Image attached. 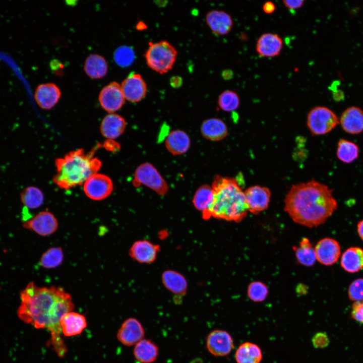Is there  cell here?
<instances>
[{
  "instance_id": "cell-1",
  "label": "cell",
  "mask_w": 363,
  "mask_h": 363,
  "mask_svg": "<svg viewBox=\"0 0 363 363\" xmlns=\"http://www.w3.org/2000/svg\"><path fill=\"white\" fill-rule=\"evenodd\" d=\"M74 304L71 295L60 287H39L30 282L20 292L18 317L36 329H47L51 334L53 350L64 357L68 349L61 337L60 321L64 315L72 312Z\"/></svg>"
},
{
  "instance_id": "cell-2",
  "label": "cell",
  "mask_w": 363,
  "mask_h": 363,
  "mask_svg": "<svg viewBox=\"0 0 363 363\" xmlns=\"http://www.w3.org/2000/svg\"><path fill=\"white\" fill-rule=\"evenodd\" d=\"M337 208L332 190L314 179L292 186L284 199V210L292 220L310 228L324 223Z\"/></svg>"
},
{
  "instance_id": "cell-3",
  "label": "cell",
  "mask_w": 363,
  "mask_h": 363,
  "mask_svg": "<svg viewBox=\"0 0 363 363\" xmlns=\"http://www.w3.org/2000/svg\"><path fill=\"white\" fill-rule=\"evenodd\" d=\"M211 186L213 198L208 209L202 213L203 218L238 223L247 217L244 191L236 178L217 175Z\"/></svg>"
},
{
  "instance_id": "cell-4",
  "label": "cell",
  "mask_w": 363,
  "mask_h": 363,
  "mask_svg": "<svg viewBox=\"0 0 363 363\" xmlns=\"http://www.w3.org/2000/svg\"><path fill=\"white\" fill-rule=\"evenodd\" d=\"M100 147L101 145L97 144L88 153L79 149L69 152L63 158H56V172L53 177V183L59 188L66 190L84 184L101 167V161L94 156Z\"/></svg>"
},
{
  "instance_id": "cell-5",
  "label": "cell",
  "mask_w": 363,
  "mask_h": 363,
  "mask_svg": "<svg viewBox=\"0 0 363 363\" xmlns=\"http://www.w3.org/2000/svg\"><path fill=\"white\" fill-rule=\"evenodd\" d=\"M177 51L168 41L161 40L149 42L145 53L147 66L154 71L163 74L173 67L176 59Z\"/></svg>"
},
{
  "instance_id": "cell-6",
  "label": "cell",
  "mask_w": 363,
  "mask_h": 363,
  "mask_svg": "<svg viewBox=\"0 0 363 363\" xmlns=\"http://www.w3.org/2000/svg\"><path fill=\"white\" fill-rule=\"evenodd\" d=\"M133 185L136 187L146 186L160 196L165 195L169 190L167 182L156 168L149 162L143 163L137 167Z\"/></svg>"
},
{
  "instance_id": "cell-7",
  "label": "cell",
  "mask_w": 363,
  "mask_h": 363,
  "mask_svg": "<svg viewBox=\"0 0 363 363\" xmlns=\"http://www.w3.org/2000/svg\"><path fill=\"white\" fill-rule=\"evenodd\" d=\"M307 126L314 135L326 134L339 124V118L330 108L322 106L312 108L307 116Z\"/></svg>"
},
{
  "instance_id": "cell-8",
  "label": "cell",
  "mask_w": 363,
  "mask_h": 363,
  "mask_svg": "<svg viewBox=\"0 0 363 363\" xmlns=\"http://www.w3.org/2000/svg\"><path fill=\"white\" fill-rule=\"evenodd\" d=\"M113 183L108 176L96 173L90 176L84 183L85 195L95 201L103 200L108 197L113 191Z\"/></svg>"
},
{
  "instance_id": "cell-9",
  "label": "cell",
  "mask_w": 363,
  "mask_h": 363,
  "mask_svg": "<svg viewBox=\"0 0 363 363\" xmlns=\"http://www.w3.org/2000/svg\"><path fill=\"white\" fill-rule=\"evenodd\" d=\"M248 211L258 214L267 209L271 198V191L265 187L259 185L249 187L244 191Z\"/></svg>"
},
{
  "instance_id": "cell-10",
  "label": "cell",
  "mask_w": 363,
  "mask_h": 363,
  "mask_svg": "<svg viewBox=\"0 0 363 363\" xmlns=\"http://www.w3.org/2000/svg\"><path fill=\"white\" fill-rule=\"evenodd\" d=\"M23 226L41 236H45L55 232L58 228V223L57 219L52 213L44 211L24 222Z\"/></svg>"
},
{
  "instance_id": "cell-11",
  "label": "cell",
  "mask_w": 363,
  "mask_h": 363,
  "mask_svg": "<svg viewBox=\"0 0 363 363\" xmlns=\"http://www.w3.org/2000/svg\"><path fill=\"white\" fill-rule=\"evenodd\" d=\"M98 98L101 107L110 113L118 110L125 102L121 86L115 81L104 86L101 90Z\"/></svg>"
},
{
  "instance_id": "cell-12",
  "label": "cell",
  "mask_w": 363,
  "mask_h": 363,
  "mask_svg": "<svg viewBox=\"0 0 363 363\" xmlns=\"http://www.w3.org/2000/svg\"><path fill=\"white\" fill-rule=\"evenodd\" d=\"M233 346L231 336L224 330H214L209 334L206 339L207 349L216 356L227 355L231 352Z\"/></svg>"
},
{
  "instance_id": "cell-13",
  "label": "cell",
  "mask_w": 363,
  "mask_h": 363,
  "mask_svg": "<svg viewBox=\"0 0 363 363\" xmlns=\"http://www.w3.org/2000/svg\"><path fill=\"white\" fill-rule=\"evenodd\" d=\"M122 89L125 99L132 102H138L146 95L147 86L142 76L131 72L123 81Z\"/></svg>"
},
{
  "instance_id": "cell-14",
  "label": "cell",
  "mask_w": 363,
  "mask_h": 363,
  "mask_svg": "<svg viewBox=\"0 0 363 363\" xmlns=\"http://www.w3.org/2000/svg\"><path fill=\"white\" fill-rule=\"evenodd\" d=\"M160 251L159 245L149 240L140 239L133 243L129 249L130 257L141 264H151L155 261Z\"/></svg>"
},
{
  "instance_id": "cell-15",
  "label": "cell",
  "mask_w": 363,
  "mask_h": 363,
  "mask_svg": "<svg viewBox=\"0 0 363 363\" xmlns=\"http://www.w3.org/2000/svg\"><path fill=\"white\" fill-rule=\"evenodd\" d=\"M314 249L316 260L325 266H331L336 263L341 254L338 241L329 237L320 240Z\"/></svg>"
},
{
  "instance_id": "cell-16",
  "label": "cell",
  "mask_w": 363,
  "mask_h": 363,
  "mask_svg": "<svg viewBox=\"0 0 363 363\" xmlns=\"http://www.w3.org/2000/svg\"><path fill=\"white\" fill-rule=\"evenodd\" d=\"M145 330L141 323L136 318H130L122 324L117 333V338L126 346L136 345L143 339Z\"/></svg>"
},
{
  "instance_id": "cell-17",
  "label": "cell",
  "mask_w": 363,
  "mask_h": 363,
  "mask_svg": "<svg viewBox=\"0 0 363 363\" xmlns=\"http://www.w3.org/2000/svg\"><path fill=\"white\" fill-rule=\"evenodd\" d=\"M205 20L211 31L219 36L229 33L233 25L231 16L222 10H213L208 12Z\"/></svg>"
},
{
  "instance_id": "cell-18",
  "label": "cell",
  "mask_w": 363,
  "mask_h": 363,
  "mask_svg": "<svg viewBox=\"0 0 363 363\" xmlns=\"http://www.w3.org/2000/svg\"><path fill=\"white\" fill-rule=\"evenodd\" d=\"M339 121L345 132L352 135L360 134L363 131V110L355 106L348 107L342 112Z\"/></svg>"
},
{
  "instance_id": "cell-19",
  "label": "cell",
  "mask_w": 363,
  "mask_h": 363,
  "mask_svg": "<svg viewBox=\"0 0 363 363\" xmlns=\"http://www.w3.org/2000/svg\"><path fill=\"white\" fill-rule=\"evenodd\" d=\"M60 95V89L57 85L52 83H46L37 86L34 96L40 108L50 109L57 103Z\"/></svg>"
},
{
  "instance_id": "cell-20",
  "label": "cell",
  "mask_w": 363,
  "mask_h": 363,
  "mask_svg": "<svg viewBox=\"0 0 363 363\" xmlns=\"http://www.w3.org/2000/svg\"><path fill=\"white\" fill-rule=\"evenodd\" d=\"M282 47V39L278 34L265 33L257 40L256 50L262 57H273L280 53Z\"/></svg>"
},
{
  "instance_id": "cell-21",
  "label": "cell",
  "mask_w": 363,
  "mask_h": 363,
  "mask_svg": "<svg viewBox=\"0 0 363 363\" xmlns=\"http://www.w3.org/2000/svg\"><path fill=\"white\" fill-rule=\"evenodd\" d=\"M167 151L174 156L186 153L191 146V139L185 131L177 129L171 131L165 140Z\"/></svg>"
},
{
  "instance_id": "cell-22",
  "label": "cell",
  "mask_w": 363,
  "mask_h": 363,
  "mask_svg": "<svg viewBox=\"0 0 363 363\" xmlns=\"http://www.w3.org/2000/svg\"><path fill=\"white\" fill-rule=\"evenodd\" d=\"M126 122L121 115L110 113L103 118L100 125L102 136L109 140L116 139L124 132Z\"/></svg>"
},
{
  "instance_id": "cell-23",
  "label": "cell",
  "mask_w": 363,
  "mask_h": 363,
  "mask_svg": "<svg viewBox=\"0 0 363 363\" xmlns=\"http://www.w3.org/2000/svg\"><path fill=\"white\" fill-rule=\"evenodd\" d=\"M202 136L212 141H219L224 139L228 134L226 124L221 119L212 117L204 120L200 128Z\"/></svg>"
},
{
  "instance_id": "cell-24",
  "label": "cell",
  "mask_w": 363,
  "mask_h": 363,
  "mask_svg": "<svg viewBox=\"0 0 363 363\" xmlns=\"http://www.w3.org/2000/svg\"><path fill=\"white\" fill-rule=\"evenodd\" d=\"M60 324L62 333L70 337L81 334L86 327L87 322L83 315L72 311L63 316Z\"/></svg>"
},
{
  "instance_id": "cell-25",
  "label": "cell",
  "mask_w": 363,
  "mask_h": 363,
  "mask_svg": "<svg viewBox=\"0 0 363 363\" xmlns=\"http://www.w3.org/2000/svg\"><path fill=\"white\" fill-rule=\"evenodd\" d=\"M162 282L170 292L177 296L186 294L188 289V282L184 275L173 270H165L161 276Z\"/></svg>"
},
{
  "instance_id": "cell-26",
  "label": "cell",
  "mask_w": 363,
  "mask_h": 363,
  "mask_svg": "<svg viewBox=\"0 0 363 363\" xmlns=\"http://www.w3.org/2000/svg\"><path fill=\"white\" fill-rule=\"evenodd\" d=\"M341 265L349 273H355L363 268V250L358 247L347 249L341 258Z\"/></svg>"
},
{
  "instance_id": "cell-27",
  "label": "cell",
  "mask_w": 363,
  "mask_h": 363,
  "mask_svg": "<svg viewBox=\"0 0 363 363\" xmlns=\"http://www.w3.org/2000/svg\"><path fill=\"white\" fill-rule=\"evenodd\" d=\"M263 354L259 346L250 342L240 344L235 353L237 363H260Z\"/></svg>"
},
{
  "instance_id": "cell-28",
  "label": "cell",
  "mask_w": 363,
  "mask_h": 363,
  "mask_svg": "<svg viewBox=\"0 0 363 363\" xmlns=\"http://www.w3.org/2000/svg\"><path fill=\"white\" fill-rule=\"evenodd\" d=\"M133 353L135 358L142 363H152L158 357L159 349L152 341L143 339L135 345Z\"/></svg>"
},
{
  "instance_id": "cell-29",
  "label": "cell",
  "mask_w": 363,
  "mask_h": 363,
  "mask_svg": "<svg viewBox=\"0 0 363 363\" xmlns=\"http://www.w3.org/2000/svg\"><path fill=\"white\" fill-rule=\"evenodd\" d=\"M84 69L90 78L99 79L106 74L108 66L103 56L97 54H91L85 61Z\"/></svg>"
},
{
  "instance_id": "cell-30",
  "label": "cell",
  "mask_w": 363,
  "mask_h": 363,
  "mask_svg": "<svg viewBox=\"0 0 363 363\" xmlns=\"http://www.w3.org/2000/svg\"><path fill=\"white\" fill-rule=\"evenodd\" d=\"M293 250L297 261L300 264L310 267L315 263L317 260L315 249L308 238H302L298 247L294 246Z\"/></svg>"
},
{
  "instance_id": "cell-31",
  "label": "cell",
  "mask_w": 363,
  "mask_h": 363,
  "mask_svg": "<svg viewBox=\"0 0 363 363\" xmlns=\"http://www.w3.org/2000/svg\"><path fill=\"white\" fill-rule=\"evenodd\" d=\"M44 199L42 191L35 186L26 187L20 193L21 202L24 206L30 209H35L40 207Z\"/></svg>"
},
{
  "instance_id": "cell-32",
  "label": "cell",
  "mask_w": 363,
  "mask_h": 363,
  "mask_svg": "<svg viewBox=\"0 0 363 363\" xmlns=\"http://www.w3.org/2000/svg\"><path fill=\"white\" fill-rule=\"evenodd\" d=\"M213 198L211 186L204 184L197 189L193 196L192 202L194 207L203 213L208 209Z\"/></svg>"
},
{
  "instance_id": "cell-33",
  "label": "cell",
  "mask_w": 363,
  "mask_h": 363,
  "mask_svg": "<svg viewBox=\"0 0 363 363\" xmlns=\"http://www.w3.org/2000/svg\"><path fill=\"white\" fill-rule=\"evenodd\" d=\"M336 155L341 161L350 163L358 157L359 148L355 143L341 139L338 142Z\"/></svg>"
},
{
  "instance_id": "cell-34",
  "label": "cell",
  "mask_w": 363,
  "mask_h": 363,
  "mask_svg": "<svg viewBox=\"0 0 363 363\" xmlns=\"http://www.w3.org/2000/svg\"><path fill=\"white\" fill-rule=\"evenodd\" d=\"M64 253L60 247H51L46 251L41 256L40 265L46 269L54 268L63 262Z\"/></svg>"
},
{
  "instance_id": "cell-35",
  "label": "cell",
  "mask_w": 363,
  "mask_h": 363,
  "mask_svg": "<svg viewBox=\"0 0 363 363\" xmlns=\"http://www.w3.org/2000/svg\"><path fill=\"white\" fill-rule=\"evenodd\" d=\"M239 104V97L234 91L224 90L219 95L218 105L223 111L227 112L234 111L238 108Z\"/></svg>"
},
{
  "instance_id": "cell-36",
  "label": "cell",
  "mask_w": 363,
  "mask_h": 363,
  "mask_svg": "<svg viewBox=\"0 0 363 363\" xmlns=\"http://www.w3.org/2000/svg\"><path fill=\"white\" fill-rule=\"evenodd\" d=\"M248 296L255 302L264 301L268 294V289L265 284L260 281L252 282L248 286Z\"/></svg>"
},
{
  "instance_id": "cell-37",
  "label": "cell",
  "mask_w": 363,
  "mask_h": 363,
  "mask_svg": "<svg viewBox=\"0 0 363 363\" xmlns=\"http://www.w3.org/2000/svg\"><path fill=\"white\" fill-rule=\"evenodd\" d=\"M113 56L116 64L123 67L131 65L135 57L134 50L128 46H122L117 48Z\"/></svg>"
},
{
  "instance_id": "cell-38",
  "label": "cell",
  "mask_w": 363,
  "mask_h": 363,
  "mask_svg": "<svg viewBox=\"0 0 363 363\" xmlns=\"http://www.w3.org/2000/svg\"><path fill=\"white\" fill-rule=\"evenodd\" d=\"M348 295L349 299L353 301L363 300V278L356 279L350 284Z\"/></svg>"
},
{
  "instance_id": "cell-39",
  "label": "cell",
  "mask_w": 363,
  "mask_h": 363,
  "mask_svg": "<svg viewBox=\"0 0 363 363\" xmlns=\"http://www.w3.org/2000/svg\"><path fill=\"white\" fill-rule=\"evenodd\" d=\"M312 342L316 348H323L328 346L329 339L324 332H318L312 338Z\"/></svg>"
},
{
  "instance_id": "cell-40",
  "label": "cell",
  "mask_w": 363,
  "mask_h": 363,
  "mask_svg": "<svg viewBox=\"0 0 363 363\" xmlns=\"http://www.w3.org/2000/svg\"><path fill=\"white\" fill-rule=\"evenodd\" d=\"M351 315L354 320L363 324V300L355 301L353 303Z\"/></svg>"
},
{
  "instance_id": "cell-41",
  "label": "cell",
  "mask_w": 363,
  "mask_h": 363,
  "mask_svg": "<svg viewBox=\"0 0 363 363\" xmlns=\"http://www.w3.org/2000/svg\"><path fill=\"white\" fill-rule=\"evenodd\" d=\"M284 5L289 10L294 11L301 8L305 2L304 0H284L282 1Z\"/></svg>"
},
{
  "instance_id": "cell-42",
  "label": "cell",
  "mask_w": 363,
  "mask_h": 363,
  "mask_svg": "<svg viewBox=\"0 0 363 363\" xmlns=\"http://www.w3.org/2000/svg\"><path fill=\"white\" fill-rule=\"evenodd\" d=\"M262 8L264 13L267 14H271L275 12L276 7L274 3L268 1L264 4Z\"/></svg>"
},
{
  "instance_id": "cell-43",
  "label": "cell",
  "mask_w": 363,
  "mask_h": 363,
  "mask_svg": "<svg viewBox=\"0 0 363 363\" xmlns=\"http://www.w3.org/2000/svg\"><path fill=\"white\" fill-rule=\"evenodd\" d=\"M183 79L178 76H174L170 78L169 84L174 88H178L183 84Z\"/></svg>"
},
{
  "instance_id": "cell-44",
  "label": "cell",
  "mask_w": 363,
  "mask_h": 363,
  "mask_svg": "<svg viewBox=\"0 0 363 363\" xmlns=\"http://www.w3.org/2000/svg\"><path fill=\"white\" fill-rule=\"evenodd\" d=\"M221 75L224 80H228L233 78V72L230 69H226L222 72Z\"/></svg>"
},
{
  "instance_id": "cell-45",
  "label": "cell",
  "mask_w": 363,
  "mask_h": 363,
  "mask_svg": "<svg viewBox=\"0 0 363 363\" xmlns=\"http://www.w3.org/2000/svg\"><path fill=\"white\" fill-rule=\"evenodd\" d=\"M357 232L359 237L363 240V219L357 224Z\"/></svg>"
},
{
  "instance_id": "cell-46",
  "label": "cell",
  "mask_w": 363,
  "mask_h": 363,
  "mask_svg": "<svg viewBox=\"0 0 363 363\" xmlns=\"http://www.w3.org/2000/svg\"><path fill=\"white\" fill-rule=\"evenodd\" d=\"M137 28L140 30L144 29L146 28L145 25L144 23H143L142 22H140V23H138L137 24Z\"/></svg>"
}]
</instances>
